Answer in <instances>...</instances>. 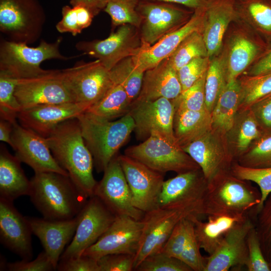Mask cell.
Returning a JSON list of instances; mask_svg holds the SVG:
<instances>
[{"label": "cell", "instance_id": "6da1fadb", "mask_svg": "<svg viewBox=\"0 0 271 271\" xmlns=\"http://www.w3.org/2000/svg\"><path fill=\"white\" fill-rule=\"evenodd\" d=\"M46 139L54 158L77 189L87 199L93 196L97 184L93 175V159L78 119L60 123Z\"/></svg>", "mask_w": 271, "mask_h": 271}, {"label": "cell", "instance_id": "7a4b0ae2", "mask_svg": "<svg viewBox=\"0 0 271 271\" xmlns=\"http://www.w3.org/2000/svg\"><path fill=\"white\" fill-rule=\"evenodd\" d=\"M29 196L43 218L69 220L75 217L87 200L69 176L54 172L35 173Z\"/></svg>", "mask_w": 271, "mask_h": 271}, {"label": "cell", "instance_id": "3957f363", "mask_svg": "<svg viewBox=\"0 0 271 271\" xmlns=\"http://www.w3.org/2000/svg\"><path fill=\"white\" fill-rule=\"evenodd\" d=\"M77 118L84 142L98 173L105 170L133 131V120L127 113L117 120H107L85 112Z\"/></svg>", "mask_w": 271, "mask_h": 271}, {"label": "cell", "instance_id": "277c9868", "mask_svg": "<svg viewBox=\"0 0 271 271\" xmlns=\"http://www.w3.org/2000/svg\"><path fill=\"white\" fill-rule=\"evenodd\" d=\"M228 173L222 172L207 182L206 216L227 215L244 219L259 204L260 192Z\"/></svg>", "mask_w": 271, "mask_h": 271}, {"label": "cell", "instance_id": "5b68a950", "mask_svg": "<svg viewBox=\"0 0 271 271\" xmlns=\"http://www.w3.org/2000/svg\"><path fill=\"white\" fill-rule=\"evenodd\" d=\"M62 37L53 42L41 40L36 47L25 43L1 39L0 42V71L17 79H29L44 75L51 70L43 69L41 64L50 59L68 60L70 57L63 55L60 46Z\"/></svg>", "mask_w": 271, "mask_h": 271}, {"label": "cell", "instance_id": "8992f818", "mask_svg": "<svg viewBox=\"0 0 271 271\" xmlns=\"http://www.w3.org/2000/svg\"><path fill=\"white\" fill-rule=\"evenodd\" d=\"M46 20L38 0H0V31L8 40L28 45L36 42Z\"/></svg>", "mask_w": 271, "mask_h": 271}, {"label": "cell", "instance_id": "52a82bcc", "mask_svg": "<svg viewBox=\"0 0 271 271\" xmlns=\"http://www.w3.org/2000/svg\"><path fill=\"white\" fill-rule=\"evenodd\" d=\"M207 181L201 170L178 174L165 181L158 208L182 211L191 218L205 216Z\"/></svg>", "mask_w": 271, "mask_h": 271}, {"label": "cell", "instance_id": "ba28073f", "mask_svg": "<svg viewBox=\"0 0 271 271\" xmlns=\"http://www.w3.org/2000/svg\"><path fill=\"white\" fill-rule=\"evenodd\" d=\"M124 155L162 174L169 171L180 174L200 169L178 144L157 134L128 147Z\"/></svg>", "mask_w": 271, "mask_h": 271}, {"label": "cell", "instance_id": "9c48e42d", "mask_svg": "<svg viewBox=\"0 0 271 271\" xmlns=\"http://www.w3.org/2000/svg\"><path fill=\"white\" fill-rule=\"evenodd\" d=\"M61 73L74 101L87 110L102 99L113 83L110 70L97 59L79 62Z\"/></svg>", "mask_w": 271, "mask_h": 271}, {"label": "cell", "instance_id": "30bf717a", "mask_svg": "<svg viewBox=\"0 0 271 271\" xmlns=\"http://www.w3.org/2000/svg\"><path fill=\"white\" fill-rule=\"evenodd\" d=\"M137 11L141 20L138 29L142 48L154 45L182 26L193 13L174 4L144 0H140Z\"/></svg>", "mask_w": 271, "mask_h": 271}, {"label": "cell", "instance_id": "8fae6325", "mask_svg": "<svg viewBox=\"0 0 271 271\" xmlns=\"http://www.w3.org/2000/svg\"><path fill=\"white\" fill-rule=\"evenodd\" d=\"M77 217V225L71 242L60 260L79 256L106 231L116 216L96 196L89 198Z\"/></svg>", "mask_w": 271, "mask_h": 271}, {"label": "cell", "instance_id": "7c38bea8", "mask_svg": "<svg viewBox=\"0 0 271 271\" xmlns=\"http://www.w3.org/2000/svg\"><path fill=\"white\" fill-rule=\"evenodd\" d=\"M75 47L83 54L98 60L110 70L121 60L137 55L142 42L138 28L125 24L104 39L79 41Z\"/></svg>", "mask_w": 271, "mask_h": 271}, {"label": "cell", "instance_id": "4fadbf2b", "mask_svg": "<svg viewBox=\"0 0 271 271\" xmlns=\"http://www.w3.org/2000/svg\"><path fill=\"white\" fill-rule=\"evenodd\" d=\"M175 108L171 100L160 98L154 100H134L128 113L132 117L137 139L145 141L153 134L177 144L173 130Z\"/></svg>", "mask_w": 271, "mask_h": 271}, {"label": "cell", "instance_id": "5bb4252c", "mask_svg": "<svg viewBox=\"0 0 271 271\" xmlns=\"http://www.w3.org/2000/svg\"><path fill=\"white\" fill-rule=\"evenodd\" d=\"M129 186L133 205L146 213L158 208L163 174L126 155L117 156Z\"/></svg>", "mask_w": 271, "mask_h": 271}, {"label": "cell", "instance_id": "9a60e30c", "mask_svg": "<svg viewBox=\"0 0 271 271\" xmlns=\"http://www.w3.org/2000/svg\"><path fill=\"white\" fill-rule=\"evenodd\" d=\"M116 216H127L141 220L145 212L132 204L131 192L117 157H114L103 171L96 186L94 195Z\"/></svg>", "mask_w": 271, "mask_h": 271}, {"label": "cell", "instance_id": "2e32d148", "mask_svg": "<svg viewBox=\"0 0 271 271\" xmlns=\"http://www.w3.org/2000/svg\"><path fill=\"white\" fill-rule=\"evenodd\" d=\"M15 95L22 109L44 104L75 102L59 70H51L32 78L19 79Z\"/></svg>", "mask_w": 271, "mask_h": 271}, {"label": "cell", "instance_id": "e0dca14e", "mask_svg": "<svg viewBox=\"0 0 271 271\" xmlns=\"http://www.w3.org/2000/svg\"><path fill=\"white\" fill-rule=\"evenodd\" d=\"M143 227L142 220L127 216H117L102 236L82 254L98 260L110 254L135 255Z\"/></svg>", "mask_w": 271, "mask_h": 271}, {"label": "cell", "instance_id": "ac0fdd59", "mask_svg": "<svg viewBox=\"0 0 271 271\" xmlns=\"http://www.w3.org/2000/svg\"><path fill=\"white\" fill-rule=\"evenodd\" d=\"M192 218L180 211L157 208L146 212L139 246L134 255L133 270L149 256L161 252L177 223Z\"/></svg>", "mask_w": 271, "mask_h": 271}, {"label": "cell", "instance_id": "d6986e66", "mask_svg": "<svg viewBox=\"0 0 271 271\" xmlns=\"http://www.w3.org/2000/svg\"><path fill=\"white\" fill-rule=\"evenodd\" d=\"M11 139L15 156L35 173L54 172L69 176L54 158L45 138L17 121L13 124Z\"/></svg>", "mask_w": 271, "mask_h": 271}, {"label": "cell", "instance_id": "ffe728a7", "mask_svg": "<svg viewBox=\"0 0 271 271\" xmlns=\"http://www.w3.org/2000/svg\"><path fill=\"white\" fill-rule=\"evenodd\" d=\"M254 226L248 216L237 222L227 231L216 250L206 257L204 271H228L246 266L248 253L247 237Z\"/></svg>", "mask_w": 271, "mask_h": 271}, {"label": "cell", "instance_id": "44dd1931", "mask_svg": "<svg viewBox=\"0 0 271 271\" xmlns=\"http://www.w3.org/2000/svg\"><path fill=\"white\" fill-rule=\"evenodd\" d=\"M32 231L26 217L14 207L13 202L0 198V240L22 259L33 256Z\"/></svg>", "mask_w": 271, "mask_h": 271}, {"label": "cell", "instance_id": "7402d4cb", "mask_svg": "<svg viewBox=\"0 0 271 271\" xmlns=\"http://www.w3.org/2000/svg\"><path fill=\"white\" fill-rule=\"evenodd\" d=\"M87 110L86 107L75 102L44 104L22 109L17 119L23 126L46 138L60 123L77 118Z\"/></svg>", "mask_w": 271, "mask_h": 271}, {"label": "cell", "instance_id": "603a6c76", "mask_svg": "<svg viewBox=\"0 0 271 271\" xmlns=\"http://www.w3.org/2000/svg\"><path fill=\"white\" fill-rule=\"evenodd\" d=\"M206 7L193 11L189 20L178 29L169 33L154 45L141 48L133 56L137 64L144 71L169 57L182 41L191 33L202 31L205 18Z\"/></svg>", "mask_w": 271, "mask_h": 271}, {"label": "cell", "instance_id": "cb8c5ba5", "mask_svg": "<svg viewBox=\"0 0 271 271\" xmlns=\"http://www.w3.org/2000/svg\"><path fill=\"white\" fill-rule=\"evenodd\" d=\"M32 233L40 240L55 269L66 245L73 238L77 225V216L69 220H50L26 217Z\"/></svg>", "mask_w": 271, "mask_h": 271}, {"label": "cell", "instance_id": "d4e9b609", "mask_svg": "<svg viewBox=\"0 0 271 271\" xmlns=\"http://www.w3.org/2000/svg\"><path fill=\"white\" fill-rule=\"evenodd\" d=\"M182 148L198 165L207 182L231 168V157L214 128Z\"/></svg>", "mask_w": 271, "mask_h": 271}, {"label": "cell", "instance_id": "484cf974", "mask_svg": "<svg viewBox=\"0 0 271 271\" xmlns=\"http://www.w3.org/2000/svg\"><path fill=\"white\" fill-rule=\"evenodd\" d=\"M237 17L235 0H208L202 35L209 58L219 52L229 25Z\"/></svg>", "mask_w": 271, "mask_h": 271}, {"label": "cell", "instance_id": "4316f807", "mask_svg": "<svg viewBox=\"0 0 271 271\" xmlns=\"http://www.w3.org/2000/svg\"><path fill=\"white\" fill-rule=\"evenodd\" d=\"M177 71L171 65L168 58L144 73L138 100H154L160 98L173 100L182 92Z\"/></svg>", "mask_w": 271, "mask_h": 271}, {"label": "cell", "instance_id": "83f0119b", "mask_svg": "<svg viewBox=\"0 0 271 271\" xmlns=\"http://www.w3.org/2000/svg\"><path fill=\"white\" fill-rule=\"evenodd\" d=\"M21 163L4 145H1L0 198L13 202L21 196L29 195L31 183Z\"/></svg>", "mask_w": 271, "mask_h": 271}, {"label": "cell", "instance_id": "f1b7e54d", "mask_svg": "<svg viewBox=\"0 0 271 271\" xmlns=\"http://www.w3.org/2000/svg\"><path fill=\"white\" fill-rule=\"evenodd\" d=\"M259 46L242 34L235 35L220 57L225 69L227 82L236 79L252 63L259 53Z\"/></svg>", "mask_w": 271, "mask_h": 271}, {"label": "cell", "instance_id": "f546056e", "mask_svg": "<svg viewBox=\"0 0 271 271\" xmlns=\"http://www.w3.org/2000/svg\"><path fill=\"white\" fill-rule=\"evenodd\" d=\"M213 128L211 114L207 109H175L173 130L178 145L183 147Z\"/></svg>", "mask_w": 271, "mask_h": 271}, {"label": "cell", "instance_id": "4dcf8cb0", "mask_svg": "<svg viewBox=\"0 0 271 271\" xmlns=\"http://www.w3.org/2000/svg\"><path fill=\"white\" fill-rule=\"evenodd\" d=\"M207 217V221L205 222L198 218H194L193 221L198 245L209 255L218 248L228 230L237 222L246 218L240 219L227 215H208Z\"/></svg>", "mask_w": 271, "mask_h": 271}, {"label": "cell", "instance_id": "1f68e13d", "mask_svg": "<svg viewBox=\"0 0 271 271\" xmlns=\"http://www.w3.org/2000/svg\"><path fill=\"white\" fill-rule=\"evenodd\" d=\"M241 94V86L238 79L227 82L211 113L213 128L225 133L233 127Z\"/></svg>", "mask_w": 271, "mask_h": 271}, {"label": "cell", "instance_id": "d6a6232c", "mask_svg": "<svg viewBox=\"0 0 271 271\" xmlns=\"http://www.w3.org/2000/svg\"><path fill=\"white\" fill-rule=\"evenodd\" d=\"M131 103L124 89L120 85L113 83L102 99L86 112L112 120L127 114Z\"/></svg>", "mask_w": 271, "mask_h": 271}, {"label": "cell", "instance_id": "836d02e7", "mask_svg": "<svg viewBox=\"0 0 271 271\" xmlns=\"http://www.w3.org/2000/svg\"><path fill=\"white\" fill-rule=\"evenodd\" d=\"M145 72L133 56L121 60L110 70L113 83L120 85L132 102L140 94Z\"/></svg>", "mask_w": 271, "mask_h": 271}, {"label": "cell", "instance_id": "e575fe53", "mask_svg": "<svg viewBox=\"0 0 271 271\" xmlns=\"http://www.w3.org/2000/svg\"><path fill=\"white\" fill-rule=\"evenodd\" d=\"M241 94L238 110L244 111L258 101L271 95V72L246 75L239 80Z\"/></svg>", "mask_w": 271, "mask_h": 271}, {"label": "cell", "instance_id": "d590c367", "mask_svg": "<svg viewBox=\"0 0 271 271\" xmlns=\"http://www.w3.org/2000/svg\"><path fill=\"white\" fill-rule=\"evenodd\" d=\"M237 17L252 22L260 30L271 34V0H235Z\"/></svg>", "mask_w": 271, "mask_h": 271}, {"label": "cell", "instance_id": "8d00e7d4", "mask_svg": "<svg viewBox=\"0 0 271 271\" xmlns=\"http://www.w3.org/2000/svg\"><path fill=\"white\" fill-rule=\"evenodd\" d=\"M208 57L202 32H194L186 37L168 57L171 65L177 71L193 59Z\"/></svg>", "mask_w": 271, "mask_h": 271}, {"label": "cell", "instance_id": "74e56055", "mask_svg": "<svg viewBox=\"0 0 271 271\" xmlns=\"http://www.w3.org/2000/svg\"><path fill=\"white\" fill-rule=\"evenodd\" d=\"M61 14V20L56 25L57 30L61 33H71L73 36L90 26L95 17L88 9L80 5H65Z\"/></svg>", "mask_w": 271, "mask_h": 271}, {"label": "cell", "instance_id": "f35d334b", "mask_svg": "<svg viewBox=\"0 0 271 271\" xmlns=\"http://www.w3.org/2000/svg\"><path fill=\"white\" fill-rule=\"evenodd\" d=\"M240 165L253 168L271 167V130L263 131L240 156Z\"/></svg>", "mask_w": 271, "mask_h": 271}, {"label": "cell", "instance_id": "ab89813d", "mask_svg": "<svg viewBox=\"0 0 271 271\" xmlns=\"http://www.w3.org/2000/svg\"><path fill=\"white\" fill-rule=\"evenodd\" d=\"M227 83L222 60L220 57H214L210 60L205 83V105L210 113Z\"/></svg>", "mask_w": 271, "mask_h": 271}, {"label": "cell", "instance_id": "60d3db41", "mask_svg": "<svg viewBox=\"0 0 271 271\" xmlns=\"http://www.w3.org/2000/svg\"><path fill=\"white\" fill-rule=\"evenodd\" d=\"M18 80L0 71V117L13 123L17 121L18 114L22 110L15 95Z\"/></svg>", "mask_w": 271, "mask_h": 271}, {"label": "cell", "instance_id": "b9f144b4", "mask_svg": "<svg viewBox=\"0 0 271 271\" xmlns=\"http://www.w3.org/2000/svg\"><path fill=\"white\" fill-rule=\"evenodd\" d=\"M230 171L236 178L253 182L258 186L261 193V199L259 204L254 208L255 212L257 214L271 193V167L253 168L237 163L231 166Z\"/></svg>", "mask_w": 271, "mask_h": 271}, {"label": "cell", "instance_id": "7bdbcfd3", "mask_svg": "<svg viewBox=\"0 0 271 271\" xmlns=\"http://www.w3.org/2000/svg\"><path fill=\"white\" fill-rule=\"evenodd\" d=\"M140 0H110L103 11L110 17L112 28L128 24L138 28L141 18L137 11Z\"/></svg>", "mask_w": 271, "mask_h": 271}, {"label": "cell", "instance_id": "ee69618b", "mask_svg": "<svg viewBox=\"0 0 271 271\" xmlns=\"http://www.w3.org/2000/svg\"><path fill=\"white\" fill-rule=\"evenodd\" d=\"M193 230V219L182 218L174 228L161 252L179 259Z\"/></svg>", "mask_w": 271, "mask_h": 271}, {"label": "cell", "instance_id": "f6af8a7d", "mask_svg": "<svg viewBox=\"0 0 271 271\" xmlns=\"http://www.w3.org/2000/svg\"><path fill=\"white\" fill-rule=\"evenodd\" d=\"M206 73L191 87L182 91L177 98L172 100L175 109L200 111L207 109L205 94Z\"/></svg>", "mask_w": 271, "mask_h": 271}, {"label": "cell", "instance_id": "bcb514c9", "mask_svg": "<svg viewBox=\"0 0 271 271\" xmlns=\"http://www.w3.org/2000/svg\"><path fill=\"white\" fill-rule=\"evenodd\" d=\"M240 123L236 138V146L240 156L263 131L250 109H248Z\"/></svg>", "mask_w": 271, "mask_h": 271}, {"label": "cell", "instance_id": "7dc6e473", "mask_svg": "<svg viewBox=\"0 0 271 271\" xmlns=\"http://www.w3.org/2000/svg\"><path fill=\"white\" fill-rule=\"evenodd\" d=\"M256 214L257 224L255 227L263 254L269 263L271 260V193Z\"/></svg>", "mask_w": 271, "mask_h": 271}, {"label": "cell", "instance_id": "c3c4849f", "mask_svg": "<svg viewBox=\"0 0 271 271\" xmlns=\"http://www.w3.org/2000/svg\"><path fill=\"white\" fill-rule=\"evenodd\" d=\"M137 271H192L179 259L161 252L144 259L136 268Z\"/></svg>", "mask_w": 271, "mask_h": 271}, {"label": "cell", "instance_id": "681fc988", "mask_svg": "<svg viewBox=\"0 0 271 271\" xmlns=\"http://www.w3.org/2000/svg\"><path fill=\"white\" fill-rule=\"evenodd\" d=\"M210 62L209 57L196 58L177 71L182 91L191 87L207 72Z\"/></svg>", "mask_w": 271, "mask_h": 271}, {"label": "cell", "instance_id": "f907efd6", "mask_svg": "<svg viewBox=\"0 0 271 271\" xmlns=\"http://www.w3.org/2000/svg\"><path fill=\"white\" fill-rule=\"evenodd\" d=\"M248 260L246 267L248 271H270L269 263L261 249L255 226L249 231L247 237Z\"/></svg>", "mask_w": 271, "mask_h": 271}, {"label": "cell", "instance_id": "816d5d0a", "mask_svg": "<svg viewBox=\"0 0 271 271\" xmlns=\"http://www.w3.org/2000/svg\"><path fill=\"white\" fill-rule=\"evenodd\" d=\"M194 230L192 232L179 259L193 271H204L206 259L200 253Z\"/></svg>", "mask_w": 271, "mask_h": 271}, {"label": "cell", "instance_id": "f5cc1de1", "mask_svg": "<svg viewBox=\"0 0 271 271\" xmlns=\"http://www.w3.org/2000/svg\"><path fill=\"white\" fill-rule=\"evenodd\" d=\"M134 255L110 254L97 260L99 271H131L133 270Z\"/></svg>", "mask_w": 271, "mask_h": 271}, {"label": "cell", "instance_id": "db71d44e", "mask_svg": "<svg viewBox=\"0 0 271 271\" xmlns=\"http://www.w3.org/2000/svg\"><path fill=\"white\" fill-rule=\"evenodd\" d=\"M6 266L10 271H51L56 269L45 251L40 253L33 260L22 259L9 262Z\"/></svg>", "mask_w": 271, "mask_h": 271}, {"label": "cell", "instance_id": "11a10c76", "mask_svg": "<svg viewBox=\"0 0 271 271\" xmlns=\"http://www.w3.org/2000/svg\"><path fill=\"white\" fill-rule=\"evenodd\" d=\"M57 269L59 271H99V267L97 260L82 254L60 260Z\"/></svg>", "mask_w": 271, "mask_h": 271}, {"label": "cell", "instance_id": "9f6ffc18", "mask_svg": "<svg viewBox=\"0 0 271 271\" xmlns=\"http://www.w3.org/2000/svg\"><path fill=\"white\" fill-rule=\"evenodd\" d=\"M249 109L263 131L271 130V95L255 102Z\"/></svg>", "mask_w": 271, "mask_h": 271}, {"label": "cell", "instance_id": "6f0895ef", "mask_svg": "<svg viewBox=\"0 0 271 271\" xmlns=\"http://www.w3.org/2000/svg\"><path fill=\"white\" fill-rule=\"evenodd\" d=\"M271 72V46L254 63L248 72L249 76H256Z\"/></svg>", "mask_w": 271, "mask_h": 271}, {"label": "cell", "instance_id": "680465c9", "mask_svg": "<svg viewBox=\"0 0 271 271\" xmlns=\"http://www.w3.org/2000/svg\"><path fill=\"white\" fill-rule=\"evenodd\" d=\"M110 0H70L71 6H83L88 9L94 16L103 11Z\"/></svg>", "mask_w": 271, "mask_h": 271}, {"label": "cell", "instance_id": "91938a15", "mask_svg": "<svg viewBox=\"0 0 271 271\" xmlns=\"http://www.w3.org/2000/svg\"><path fill=\"white\" fill-rule=\"evenodd\" d=\"M152 2H161L182 5L192 10L202 8L207 6L208 0H144Z\"/></svg>", "mask_w": 271, "mask_h": 271}, {"label": "cell", "instance_id": "94428289", "mask_svg": "<svg viewBox=\"0 0 271 271\" xmlns=\"http://www.w3.org/2000/svg\"><path fill=\"white\" fill-rule=\"evenodd\" d=\"M13 124L14 123L8 120L0 119V141L7 143L11 147H12L11 137Z\"/></svg>", "mask_w": 271, "mask_h": 271}, {"label": "cell", "instance_id": "6125c7cd", "mask_svg": "<svg viewBox=\"0 0 271 271\" xmlns=\"http://www.w3.org/2000/svg\"><path fill=\"white\" fill-rule=\"evenodd\" d=\"M269 264L271 268V260L269 262Z\"/></svg>", "mask_w": 271, "mask_h": 271}]
</instances>
